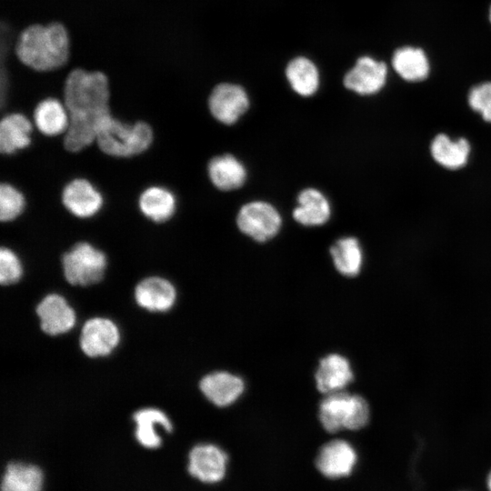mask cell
<instances>
[{"instance_id": "6da1fadb", "label": "cell", "mask_w": 491, "mask_h": 491, "mask_svg": "<svg viewBox=\"0 0 491 491\" xmlns=\"http://www.w3.org/2000/svg\"><path fill=\"white\" fill-rule=\"evenodd\" d=\"M110 80L99 70L70 69L63 85L64 103L69 114L64 145L79 152L96 140L103 121L111 115Z\"/></svg>"}, {"instance_id": "7a4b0ae2", "label": "cell", "mask_w": 491, "mask_h": 491, "mask_svg": "<svg viewBox=\"0 0 491 491\" xmlns=\"http://www.w3.org/2000/svg\"><path fill=\"white\" fill-rule=\"evenodd\" d=\"M13 51L16 59L33 71H61L70 59L69 32L57 21L32 24L19 32Z\"/></svg>"}, {"instance_id": "3957f363", "label": "cell", "mask_w": 491, "mask_h": 491, "mask_svg": "<svg viewBox=\"0 0 491 491\" xmlns=\"http://www.w3.org/2000/svg\"><path fill=\"white\" fill-rule=\"evenodd\" d=\"M153 138V130L147 123L128 124L110 115L101 124L95 142L110 156L130 157L146 151Z\"/></svg>"}, {"instance_id": "277c9868", "label": "cell", "mask_w": 491, "mask_h": 491, "mask_svg": "<svg viewBox=\"0 0 491 491\" xmlns=\"http://www.w3.org/2000/svg\"><path fill=\"white\" fill-rule=\"evenodd\" d=\"M318 416L328 433L356 431L369 423L370 406L362 396L343 390L326 395L320 402Z\"/></svg>"}, {"instance_id": "5b68a950", "label": "cell", "mask_w": 491, "mask_h": 491, "mask_svg": "<svg viewBox=\"0 0 491 491\" xmlns=\"http://www.w3.org/2000/svg\"><path fill=\"white\" fill-rule=\"evenodd\" d=\"M107 265L104 252L87 242H78L62 256V268L68 283L89 286L99 282Z\"/></svg>"}, {"instance_id": "8992f818", "label": "cell", "mask_w": 491, "mask_h": 491, "mask_svg": "<svg viewBox=\"0 0 491 491\" xmlns=\"http://www.w3.org/2000/svg\"><path fill=\"white\" fill-rule=\"evenodd\" d=\"M239 230L256 241L265 242L279 231L282 219L278 211L269 203L253 201L244 205L236 216Z\"/></svg>"}, {"instance_id": "52a82bcc", "label": "cell", "mask_w": 491, "mask_h": 491, "mask_svg": "<svg viewBox=\"0 0 491 491\" xmlns=\"http://www.w3.org/2000/svg\"><path fill=\"white\" fill-rule=\"evenodd\" d=\"M228 456L218 446L199 444L195 446L188 456V472L197 480L214 484L221 481L226 473Z\"/></svg>"}, {"instance_id": "ba28073f", "label": "cell", "mask_w": 491, "mask_h": 491, "mask_svg": "<svg viewBox=\"0 0 491 491\" xmlns=\"http://www.w3.org/2000/svg\"><path fill=\"white\" fill-rule=\"evenodd\" d=\"M358 460L355 447L344 439H333L321 446L316 467L326 477L337 479L348 476Z\"/></svg>"}, {"instance_id": "9c48e42d", "label": "cell", "mask_w": 491, "mask_h": 491, "mask_svg": "<svg viewBox=\"0 0 491 491\" xmlns=\"http://www.w3.org/2000/svg\"><path fill=\"white\" fill-rule=\"evenodd\" d=\"M249 106L245 89L235 84L222 83L215 86L208 98L212 115L225 125L235 124Z\"/></svg>"}, {"instance_id": "30bf717a", "label": "cell", "mask_w": 491, "mask_h": 491, "mask_svg": "<svg viewBox=\"0 0 491 491\" xmlns=\"http://www.w3.org/2000/svg\"><path fill=\"white\" fill-rule=\"evenodd\" d=\"M387 74L385 62L364 55L359 57L353 68L346 74L344 85L359 95H374L385 86Z\"/></svg>"}, {"instance_id": "8fae6325", "label": "cell", "mask_w": 491, "mask_h": 491, "mask_svg": "<svg viewBox=\"0 0 491 491\" xmlns=\"http://www.w3.org/2000/svg\"><path fill=\"white\" fill-rule=\"evenodd\" d=\"M120 333L110 319L94 317L87 320L81 330L80 346L88 356H105L118 345Z\"/></svg>"}, {"instance_id": "7c38bea8", "label": "cell", "mask_w": 491, "mask_h": 491, "mask_svg": "<svg viewBox=\"0 0 491 491\" xmlns=\"http://www.w3.org/2000/svg\"><path fill=\"white\" fill-rule=\"evenodd\" d=\"M61 199L65 208L78 218L95 215L104 204L100 191L85 178L68 182L62 191Z\"/></svg>"}, {"instance_id": "4fadbf2b", "label": "cell", "mask_w": 491, "mask_h": 491, "mask_svg": "<svg viewBox=\"0 0 491 491\" xmlns=\"http://www.w3.org/2000/svg\"><path fill=\"white\" fill-rule=\"evenodd\" d=\"M41 329L52 336L69 331L75 324V313L60 295L50 294L37 305Z\"/></svg>"}, {"instance_id": "5bb4252c", "label": "cell", "mask_w": 491, "mask_h": 491, "mask_svg": "<svg viewBox=\"0 0 491 491\" xmlns=\"http://www.w3.org/2000/svg\"><path fill=\"white\" fill-rule=\"evenodd\" d=\"M199 387L215 406L225 407L235 403L245 390L244 380L230 372L215 371L205 376Z\"/></svg>"}, {"instance_id": "9a60e30c", "label": "cell", "mask_w": 491, "mask_h": 491, "mask_svg": "<svg viewBox=\"0 0 491 491\" xmlns=\"http://www.w3.org/2000/svg\"><path fill=\"white\" fill-rule=\"evenodd\" d=\"M315 379L318 391L328 395L343 391L354 380V373L348 359L334 353L320 360Z\"/></svg>"}, {"instance_id": "2e32d148", "label": "cell", "mask_w": 491, "mask_h": 491, "mask_svg": "<svg viewBox=\"0 0 491 491\" xmlns=\"http://www.w3.org/2000/svg\"><path fill=\"white\" fill-rule=\"evenodd\" d=\"M176 291L167 279L149 276L140 281L135 288L138 306L151 312H165L175 304Z\"/></svg>"}, {"instance_id": "e0dca14e", "label": "cell", "mask_w": 491, "mask_h": 491, "mask_svg": "<svg viewBox=\"0 0 491 491\" xmlns=\"http://www.w3.org/2000/svg\"><path fill=\"white\" fill-rule=\"evenodd\" d=\"M395 72L405 81L419 82L430 73L429 58L421 47L404 45L395 50L391 58Z\"/></svg>"}, {"instance_id": "ac0fdd59", "label": "cell", "mask_w": 491, "mask_h": 491, "mask_svg": "<svg viewBox=\"0 0 491 491\" xmlns=\"http://www.w3.org/2000/svg\"><path fill=\"white\" fill-rule=\"evenodd\" d=\"M33 117L38 131L47 136L65 133L69 124V114L65 103L51 96L37 103Z\"/></svg>"}, {"instance_id": "d6986e66", "label": "cell", "mask_w": 491, "mask_h": 491, "mask_svg": "<svg viewBox=\"0 0 491 491\" xmlns=\"http://www.w3.org/2000/svg\"><path fill=\"white\" fill-rule=\"evenodd\" d=\"M32 123L21 113H11L0 123V150L12 155L31 144Z\"/></svg>"}, {"instance_id": "ffe728a7", "label": "cell", "mask_w": 491, "mask_h": 491, "mask_svg": "<svg viewBox=\"0 0 491 491\" xmlns=\"http://www.w3.org/2000/svg\"><path fill=\"white\" fill-rule=\"evenodd\" d=\"M297 203L298 205L293 211V217L303 225H321L326 223L330 217L329 202L316 188L302 190L298 195Z\"/></svg>"}, {"instance_id": "44dd1931", "label": "cell", "mask_w": 491, "mask_h": 491, "mask_svg": "<svg viewBox=\"0 0 491 491\" xmlns=\"http://www.w3.org/2000/svg\"><path fill=\"white\" fill-rule=\"evenodd\" d=\"M207 172L212 184L223 191L239 188L246 179L244 165L232 155L212 158L208 163Z\"/></svg>"}, {"instance_id": "7402d4cb", "label": "cell", "mask_w": 491, "mask_h": 491, "mask_svg": "<svg viewBox=\"0 0 491 491\" xmlns=\"http://www.w3.org/2000/svg\"><path fill=\"white\" fill-rule=\"evenodd\" d=\"M138 205L146 218L155 223H164L174 215L176 200L174 194L167 188L153 185L141 193Z\"/></svg>"}, {"instance_id": "603a6c76", "label": "cell", "mask_w": 491, "mask_h": 491, "mask_svg": "<svg viewBox=\"0 0 491 491\" xmlns=\"http://www.w3.org/2000/svg\"><path fill=\"white\" fill-rule=\"evenodd\" d=\"M471 146L466 138L452 140L446 134H438L430 145L433 159L448 169H458L466 165Z\"/></svg>"}, {"instance_id": "cb8c5ba5", "label": "cell", "mask_w": 491, "mask_h": 491, "mask_svg": "<svg viewBox=\"0 0 491 491\" xmlns=\"http://www.w3.org/2000/svg\"><path fill=\"white\" fill-rule=\"evenodd\" d=\"M133 419L136 425L135 436L144 447L154 449L161 446V437L155 430L161 426L165 432L172 431V424L166 415L158 408H143L135 412Z\"/></svg>"}, {"instance_id": "d4e9b609", "label": "cell", "mask_w": 491, "mask_h": 491, "mask_svg": "<svg viewBox=\"0 0 491 491\" xmlns=\"http://www.w3.org/2000/svg\"><path fill=\"white\" fill-rule=\"evenodd\" d=\"M43 471L35 465L11 462L5 466L1 491H42Z\"/></svg>"}, {"instance_id": "484cf974", "label": "cell", "mask_w": 491, "mask_h": 491, "mask_svg": "<svg viewBox=\"0 0 491 491\" xmlns=\"http://www.w3.org/2000/svg\"><path fill=\"white\" fill-rule=\"evenodd\" d=\"M336 269L345 276H356L363 266V251L356 237L346 236L336 240L330 247Z\"/></svg>"}, {"instance_id": "4316f807", "label": "cell", "mask_w": 491, "mask_h": 491, "mask_svg": "<svg viewBox=\"0 0 491 491\" xmlns=\"http://www.w3.org/2000/svg\"><path fill=\"white\" fill-rule=\"evenodd\" d=\"M286 76L292 89L302 96L313 95L319 87V73L315 64L306 57H296L286 68Z\"/></svg>"}, {"instance_id": "83f0119b", "label": "cell", "mask_w": 491, "mask_h": 491, "mask_svg": "<svg viewBox=\"0 0 491 491\" xmlns=\"http://www.w3.org/2000/svg\"><path fill=\"white\" fill-rule=\"evenodd\" d=\"M24 195L14 185L3 183L0 186V219L10 222L16 219L24 211Z\"/></svg>"}, {"instance_id": "f1b7e54d", "label": "cell", "mask_w": 491, "mask_h": 491, "mask_svg": "<svg viewBox=\"0 0 491 491\" xmlns=\"http://www.w3.org/2000/svg\"><path fill=\"white\" fill-rule=\"evenodd\" d=\"M23 267L17 255L8 247L0 250V282L2 285L16 283L22 276Z\"/></svg>"}, {"instance_id": "f546056e", "label": "cell", "mask_w": 491, "mask_h": 491, "mask_svg": "<svg viewBox=\"0 0 491 491\" xmlns=\"http://www.w3.org/2000/svg\"><path fill=\"white\" fill-rule=\"evenodd\" d=\"M471 109L482 113L491 105V81L484 82L473 86L467 96Z\"/></svg>"}, {"instance_id": "4dcf8cb0", "label": "cell", "mask_w": 491, "mask_h": 491, "mask_svg": "<svg viewBox=\"0 0 491 491\" xmlns=\"http://www.w3.org/2000/svg\"><path fill=\"white\" fill-rule=\"evenodd\" d=\"M482 118L488 123H491V105L481 113Z\"/></svg>"}, {"instance_id": "1f68e13d", "label": "cell", "mask_w": 491, "mask_h": 491, "mask_svg": "<svg viewBox=\"0 0 491 491\" xmlns=\"http://www.w3.org/2000/svg\"><path fill=\"white\" fill-rule=\"evenodd\" d=\"M485 485L486 491H491V469L486 474V479H485Z\"/></svg>"}, {"instance_id": "d6a6232c", "label": "cell", "mask_w": 491, "mask_h": 491, "mask_svg": "<svg viewBox=\"0 0 491 491\" xmlns=\"http://www.w3.org/2000/svg\"><path fill=\"white\" fill-rule=\"evenodd\" d=\"M488 19H489V22L491 24V5H490L489 10H488Z\"/></svg>"}, {"instance_id": "836d02e7", "label": "cell", "mask_w": 491, "mask_h": 491, "mask_svg": "<svg viewBox=\"0 0 491 491\" xmlns=\"http://www.w3.org/2000/svg\"><path fill=\"white\" fill-rule=\"evenodd\" d=\"M457 491H468V490H464V489H463V490H457Z\"/></svg>"}]
</instances>
